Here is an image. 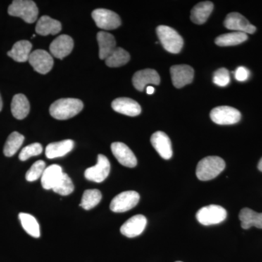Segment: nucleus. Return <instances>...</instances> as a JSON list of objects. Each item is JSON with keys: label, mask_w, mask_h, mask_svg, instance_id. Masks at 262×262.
I'll use <instances>...</instances> for the list:
<instances>
[{"label": "nucleus", "mask_w": 262, "mask_h": 262, "mask_svg": "<svg viewBox=\"0 0 262 262\" xmlns=\"http://www.w3.org/2000/svg\"><path fill=\"white\" fill-rule=\"evenodd\" d=\"M83 106L82 101L77 98H61L52 103L50 114L56 120H68L78 115Z\"/></svg>", "instance_id": "f257e3e1"}, {"label": "nucleus", "mask_w": 262, "mask_h": 262, "mask_svg": "<svg viewBox=\"0 0 262 262\" xmlns=\"http://www.w3.org/2000/svg\"><path fill=\"white\" fill-rule=\"evenodd\" d=\"M225 160L220 157H206L198 164L196 169V177L204 182L212 180L225 170Z\"/></svg>", "instance_id": "f03ea898"}, {"label": "nucleus", "mask_w": 262, "mask_h": 262, "mask_svg": "<svg viewBox=\"0 0 262 262\" xmlns=\"http://www.w3.org/2000/svg\"><path fill=\"white\" fill-rule=\"evenodd\" d=\"M163 47L169 53L177 54L182 51L184 39L177 31L168 26L160 25L156 29Z\"/></svg>", "instance_id": "7ed1b4c3"}, {"label": "nucleus", "mask_w": 262, "mask_h": 262, "mask_svg": "<svg viewBox=\"0 0 262 262\" xmlns=\"http://www.w3.org/2000/svg\"><path fill=\"white\" fill-rule=\"evenodd\" d=\"M11 16L19 17L28 24H32L37 19L39 10L35 3L31 0H15L8 8Z\"/></svg>", "instance_id": "20e7f679"}, {"label": "nucleus", "mask_w": 262, "mask_h": 262, "mask_svg": "<svg viewBox=\"0 0 262 262\" xmlns=\"http://www.w3.org/2000/svg\"><path fill=\"white\" fill-rule=\"evenodd\" d=\"M227 216V212L225 208L217 205L203 207L196 215L198 222L205 226L218 225L224 222Z\"/></svg>", "instance_id": "39448f33"}, {"label": "nucleus", "mask_w": 262, "mask_h": 262, "mask_svg": "<svg viewBox=\"0 0 262 262\" xmlns=\"http://www.w3.org/2000/svg\"><path fill=\"white\" fill-rule=\"evenodd\" d=\"M140 195L135 191H126L117 194L110 204V209L115 213H124L137 206Z\"/></svg>", "instance_id": "423d86ee"}, {"label": "nucleus", "mask_w": 262, "mask_h": 262, "mask_svg": "<svg viewBox=\"0 0 262 262\" xmlns=\"http://www.w3.org/2000/svg\"><path fill=\"white\" fill-rule=\"evenodd\" d=\"M92 18L98 28L104 30H113L121 25L120 16L110 10L96 9L93 11Z\"/></svg>", "instance_id": "0eeeda50"}, {"label": "nucleus", "mask_w": 262, "mask_h": 262, "mask_svg": "<svg viewBox=\"0 0 262 262\" xmlns=\"http://www.w3.org/2000/svg\"><path fill=\"white\" fill-rule=\"evenodd\" d=\"M210 117L212 121L218 125H233L239 122L241 114L235 108L222 106L213 108Z\"/></svg>", "instance_id": "6e6552de"}, {"label": "nucleus", "mask_w": 262, "mask_h": 262, "mask_svg": "<svg viewBox=\"0 0 262 262\" xmlns=\"http://www.w3.org/2000/svg\"><path fill=\"white\" fill-rule=\"evenodd\" d=\"M110 169L111 165L108 158L104 155H98L97 163L85 170L84 177L91 182L101 183L107 178Z\"/></svg>", "instance_id": "1a4fd4ad"}, {"label": "nucleus", "mask_w": 262, "mask_h": 262, "mask_svg": "<svg viewBox=\"0 0 262 262\" xmlns=\"http://www.w3.org/2000/svg\"><path fill=\"white\" fill-rule=\"evenodd\" d=\"M29 62L36 72L42 75H46L53 67V57L44 50H36L31 53Z\"/></svg>", "instance_id": "9d476101"}, {"label": "nucleus", "mask_w": 262, "mask_h": 262, "mask_svg": "<svg viewBox=\"0 0 262 262\" xmlns=\"http://www.w3.org/2000/svg\"><path fill=\"white\" fill-rule=\"evenodd\" d=\"M224 24L226 28L229 30L245 34H253L256 31V27L238 13H231L227 15Z\"/></svg>", "instance_id": "9b49d317"}, {"label": "nucleus", "mask_w": 262, "mask_h": 262, "mask_svg": "<svg viewBox=\"0 0 262 262\" xmlns=\"http://www.w3.org/2000/svg\"><path fill=\"white\" fill-rule=\"evenodd\" d=\"M170 71L172 82L177 89H182L190 84L194 78V70L189 65L173 66Z\"/></svg>", "instance_id": "f8f14e48"}, {"label": "nucleus", "mask_w": 262, "mask_h": 262, "mask_svg": "<svg viewBox=\"0 0 262 262\" xmlns=\"http://www.w3.org/2000/svg\"><path fill=\"white\" fill-rule=\"evenodd\" d=\"M112 151L119 163L127 167L134 168L137 165V159L130 148L122 142H114L111 145Z\"/></svg>", "instance_id": "ddd939ff"}, {"label": "nucleus", "mask_w": 262, "mask_h": 262, "mask_svg": "<svg viewBox=\"0 0 262 262\" xmlns=\"http://www.w3.org/2000/svg\"><path fill=\"white\" fill-rule=\"evenodd\" d=\"M147 220L144 215H136L131 217L120 227V232L125 237H137L140 235L146 228Z\"/></svg>", "instance_id": "4468645a"}, {"label": "nucleus", "mask_w": 262, "mask_h": 262, "mask_svg": "<svg viewBox=\"0 0 262 262\" xmlns=\"http://www.w3.org/2000/svg\"><path fill=\"white\" fill-rule=\"evenodd\" d=\"M74 48V41L70 36L62 34L55 39L50 46V51L53 56L59 59L69 56Z\"/></svg>", "instance_id": "2eb2a0df"}, {"label": "nucleus", "mask_w": 262, "mask_h": 262, "mask_svg": "<svg viewBox=\"0 0 262 262\" xmlns=\"http://www.w3.org/2000/svg\"><path fill=\"white\" fill-rule=\"evenodd\" d=\"M151 143L158 154L165 160H169L173 155L171 141L167 134L162 131H157L151 137Z\"/></svg>", "instance_id": "dca6fc26"}, {"label": "nucleus", "mask_w": 262, "mask_h": 262, "mask_svg": "<svg viewBox=\"0 0 262 262\" xmlns=\"http://www.w3.org/2000/svg\"><path fill=\"white\" fill-rule=\"evenodd\" d=\"M132 82L136 90L143 91L147 84H159L160 77L157 71L146 69L136 72L133 77Z\"/></svg>", "instance_id": "f3484780"}, {"label": "nucleus", "mask_w": 262, "mask_h": 262, "mask_svg": "<svg viewBox=\"0 0 262 262\" xmlns=\"http://www.w3.org/2000/svg\"><path fill=\"white\" fill-rule=\"evenodd\" d=\"M112 107L117 113L127 116L136 117L141 113L139 103L129 98H116L112 103Z\"/></svg>", "instance_id": "a211bd4d"}, {"label": "nucleus", "mask_w": 262, "mask_h": 262, "mask_svg": "<svg viewBox=\"0 0 262 262\" xmlns=\"http://www.w3.org/2000/svg\"><path fill=\"white\" fill-rule=\"evenodd\" d=\"M61 22L55 20L48 15H43L38 20L37 26H36V32L42 36H47L49 34L56 35L58 33L61 32Z\"/></svg>", "instance_id": "6ab92c4d"}, {"label": "nucleus", "mask_w": 262, "mask_h": 262, "mask_svg": "<svg viewBox=\"0 0 262 262\" xmlns=\"http://www.w3.org/2000/svg\"><path fill=\"white\" fill-rule=\"evenodd\" d=\"M63 174V170L60 165H51L47 167L41 177L42 187L48 190L54 189Z\"/></svg>", "instance_id": "aec40b11"}, {"label": "nucleus", "mask_w": 262, "mask_h": 262, "mask_svg": "<svg viewBox=\"0 0 262 262\" xmlns=\"http://www.w3.org/2000/svg\"><path fill=\"white\" fill-rule=\"evenodd\" d=\"M97 41L99 47V58L106 60L116 48V40L113 34L105 32H99L97 34Z\"/></svg>", "instance_id": "412c9836"}, {"label": "nucleus", "mask_w": 262, "mask_h": 262, "mask_svg": "<svg viewBox=\"0 0 262 262\" xmlns=\"http://www.w3.org/2000/svg\"><path fill=\"white\" fill-rule=\"evenodd\" d=\"M74 146H75V142L70 139L51 143L46 147V157L48 159H54V158L65 156L73 149Z\"/></svg>", "instance_id": "4be33fe9"}, {"label": "nucleus", "mask_w": 262, "mask_h": 262, "mask_svg": "<svg viewBox=\"0 0 262 262\" xmlns=\"http://www.w3.org/2000/svg\"><path fill=\"white\" fill-rule=\"evenodd\" d=\"M213 10V4L211 2L206 1L198 3L191 10V20L193 23L199 25L206 23Z\"/></svg>", "instance_id": "5701e85b"}, {"label": "nucleus", "mask_w": 262, "mask_h": 262, "mask_svg": "<svg viewBox=\"0 0 262 262\" xmlns=\"http://www.w3.org/2000/svg\"><path fill=\"white\" fill-rule=\"evenodd\" d=\"M239 219L242 228L248 229L256 227L262 229V213H257L250 208H244L239 212Z\"/></svg>", "instance_id": "b1692460"}, {"label": "nucleus", "mask_w": 262, "mask_h": 262, "mask_svg": "<svg viewBox=\"0 0 262 262\" xmlns=\"http://www.w3.org/2000/svg\"><path fill=\"white\" fill-rule=\"evenodd\" d=\"M32 43L27 40H20L15 42L12 49L8 52V56L17 62L29 61L32 51Z\"/></svg>", "instance_id": "393cba45"}, {"label": "nucleus", "mask_w": 262, "mask_h": 262, "mask_svg": "<svg viewBox=\"0 0 262 262\" xmlns=\"http://www.w3.org/2000/svg\"><path fill=\"white\" fill-rule=\"evenodd\" d=\"M30 104L24 94H17L13 96L11 103V112L13 117L18 120H23L29 115Z\"/></svg>", "instance_id": "a878e982"}, {"label": "nucleus", "mask_w": 262, "mask_h": 262, "mask_svg": "<svg viewBox=\"0 0 262 262\" xmlns=\"http://www.w3.org/2000/svg\"><path fill=\"white\" fill-rule=\"evenodd\" d=\"M247 34L243 32H231L222 34L215 38V43L221 47L237 46L247 40Z\"/></svg>", "instance_id": "bb28decb"}, {"label": "nucleus", "mask_w": 262, "mask_h": 262, "mask_svg": "<svg viewBox=\"0 0 262 262\" xmlns=\"http://www.w3.org/2000/svg\"><path fill=\"white\" fill-rule=\"evenodd\" d=\"M18 218L21 223L22 227L27 233L36 238L40 236L39 223L32 215L29 213H19Z\"/></svg>", "instance_id": "cd10ccee"}, {"label": "nucleus", "mask_w": 262, "mask_h": 262, "mask_svg": "<svg viewBox=\"0 0 262 262\" xmlns=\"http://www.w3.org/2000/svg\"><path fill=\"white\" fill-rule=\"evenodd\" d=\"M130 54L121 48H116L107 57L105 62L108 67H120L130 61Z\"/></svg>", "instance_id": "c85d7f7f"}, {"label": "nucleus", "mask_w": 262, "mask_h": 262, "mask_svg": "<svg viewBox=\"0 0 262 262\" xmlns=\"http://www.w3.org/2000/svg\"><path fill=\"white\" fill-rule=\"evenodd\" d=\"M24 141V136L18 132L12 133L5 143L4 146V154L6 157L13 156L20 149Z\"/></svg>", "instance_id": "c756f323"}, {"label": "nucleus", "mask_w": 262, "mask_h": 262, "mask_svg": "<svg viewBox=\"0 0 262 262\" xmlns=\"http://www.w3.org/2000/svg\"><path fill=\"white\" fill-rule=\"evenodd\" d=\"M102 194L98 189H87L82 195L80 206L84 210L92 209L101 201Z\"/></svg>", "instance_id": "7c9ffc66"}, {"label": "nucleus", "mask_w": 262, "mask_h": 262, "mask_svg": "<svg viewBox=\"0 0 262 262\" xmlns=\"http://www.w3.org/2000/svg\"><path fill=\"white\" fill-rule=\"evenodd\" d=\"M74 189H75V186L72 179L67 173H63L59 182L53 190L60 195L67 196L72 194Z\"/></svg>", "instance_id": "2f4dec72"}, {"label": "nucleus", "mask_w": 262, "mask_h": 262, "mask_svg": "<svg viewBox=\"0 0 262 262\" xmlns=\"http://www.w3.org/2000/svg\"><path fill=\"white\" fill-rule=\"evenodd\" d=\"M46 168V163L43 160H38L33 164L32 166L26 173V179L30 182L37 181L38 179L42 177Z\"/></svg>", "instance_id": "473e14b6"}, {"label": "nucleus", "mask_w": 262, "mask_h": 262, "mask_svg": "<svg viewBox=\"0 0 262 262\" xmlns=\"http://www.w3.org/2000/svg\"><path fill=\"white\" fill-rule=\"evenodd\" d=\"M42 150V146L39 143H34L23 148L19 154V159L21 161H26L32 157L40 155Z\"/></svg>", "instance_id": "72a5a7b5"}, {"label": "nucleus", "mask_w": 262, "mask_h": 262, "mask_svg": "<svg viewBox=\"0 0 262 262\" xmlns=\"http://www.w3.org/2000/svg\"><path fill=\"white\" fill-rule=\"evenodd\" d=\"M213 83L220 87L228 85L230 82V76L229 71L225 68H221L215 71L213 77Z\"/></svg>", "instance_id": "f704fd0d"}, {"label": "nucleus", "mask_w": 262, "mask_h": 262, "mask_svg": "<svg viewBox=\"0 0 262 262\" xmlns=\"http://www.w3.org/2000/svg\"><path fill=\"white\" fill-rule=\"evenodd\" d=\"M250 76L249 71L244 67H239L234 72V77L236 80L239 82H244L247 80Z\"/></svg>", "instance_id": "c9c22d12"}, {"label": "nucleus", "mask_w": 262, "mask_h": 262, "mask_svg": "<svg viewBox=\"0 0 262 262\" xmlns=\"http://www.w3.org/2000/svg\"><path fill=\"white\" fill-rule=\"evenodd\" d=\"M155 92V89L153 87H151V86H148L147 88H146V93H147V94H153Z\"/></svg>", "instance_id": "e433bc0d"}, {"label": "nucleus", "mask_w": 262, "mask_h": 262, "mask_svg": "<svg viewBox=\"0 0 262 262\" xmlns=\"http://www.w3.org/2000/svg\"><path fill=\"white\" fill-rule=\"evenodd\" d=\"M258 168L260 171L262 172V158L261 160H260L259 163L258 164Z\"/></svg>", "instance_id": "4c0bfd02"}, {"label": "nucleus", "mask_w": 262, "mask_h": 262, "mask_svg": "<svg viewBox=\"0 0 262 262\" xmlns=\"http://www.w3.org/2000/svg\"><path fill=\"white\" fill-rule=\"evenodd\" d=\"M3 99H2L1 95H0V112L2 111V108H3Z\"/></svg>", "instance_id": "58836bf2"}, {"label": "nucleus", "mask_w": 262, "mask_h": 262, "mask_svg": "<svg viewBox=\"0 0 262 262\" xmlns=\"http://www.w3.org/2000/svg\"><path fill=\"white\" fill-rule=\"evenodd\" d=\"M177 262H182V261H177Z\"/></svg>", "instance_id": "ea45409f"}]
</instances>
